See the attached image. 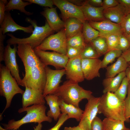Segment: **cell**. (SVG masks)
Listing matches in <instances>:
<instances>
[{"instance_id":"cell-1","label":"cell","mask_w":130,"mask_h":130,"mask_svg":"<svg viewBox=\"0 0 130 130\" xmlns=\"http://www.w3.org/2000/svg\"><path fill=\"white\" fill-rule=\"evenodd\" d=\"M47 109L45 104L33 105L25 108L19 109V113L26 112V114L22 119L16 121L14 119L9 120L7 124H1L4 129L8 130H17L22 125L26 124L35 123L38 124L46 121L51 123L52 119L47 116L46 113Z\"/></svg>"},{"instance_id":"cell-2","label":"cell","mask_w":130,"mask_h":130,"mask_svg":"<svg viewBox=\"0 0 130 130\" xmlns=\"http://www.w3.org/2000/svg\"><path fill=\"white\" fill-rule=\"evenodd\" d=\"M92 92L80 86L78 83L69 80L65 81L53 94L57 96L65 103L79 107L82 100H87L92 96Z\"/></svg>"},{"instance_id":"cell-3","label":"cell","mask_w":130,"mask_h":130,"mask_svg":"<svg viewBox=\"0 0 130 130\" xmlns=\"http://www.w3.org/2000/svg\"><path fill=\"white\" fill-rule=\"evenodd\" d=\"M25 20L30 23L34 27L33 30L30 36L26 38H18L11 34L8 33L10 38L6 41L7 44L11 45L26 44L30 45L33 49L39 46L47 37L54 32L50 27L46 21L44 26H39L36 20L27 17Z\"/></svg>"},{"instance_id":"cell-4","label":"cell","mask_w":130,"mask_h":130,"mask_svg":"<svg viewBox=\"0 0 130 130\" xmlns=\"http://www.w3.org/2000/svg\"><path fill=\"white\" fill-rule=\"evenodd\" d=\"M125 108L124 100L119 99L114 93L109 92L100 97L98 113L125 122Z\"/></svg>"},{"instance_id":"cell-5","label":"cell","mask_w":130,"mask_h":130,"mask_svg":"<svg viewBox=\"0 0 130 130\" xmlns=\"http://www.w3.org/2000/svg\"><path fill=\"white\" fill-rule=\"evenodd\" d=\"M15 79L9 70L3 65L0 64V95L5 97L6 103L2 115L6 110L9 107L12 99L16 94L22 95L25 91L21 89Z\"/></svg>"},{"instance_id":"cell-6","label":"cell","mask_w":130,"mask_h":130,"mask_svg":"<svg viewBox=\"0 0 130 130\" xmlns=\"http://www.w3.org/2000/svg\"><path fill=\"white\" fill-rule=\"evenodd\" d=\"M46 81L45 66L42 64L31 68L25 72L19 85L43 93Z\"/></svg>"},{"instance_id":"cell-7","label":"cell","mask_w":130,"mask_h":130,"mask_svg":"<svg viewBox=\"0 0 130 130\" xmlns=\"http://www.w3.org/2000/svg\"><path fill=\"white\" fill-rule=\"evenodd\" d=\"M67 39L64 28L55 34L48 37L38 46L34 49L45 51L51 50L66 55Z\"/></svg>"},{"instance_id":"cell-8","label":"cell","mask_w":130,"mask_h":130,"mask_svg":"<svg viewBox=\"0 0 130 130\" xmlns=\"http://www.w3.org/2000/svg\"><path fill=\"white\" fill-rule=\"evenodd\" d=\"M40 60L45 66L51 65L56 70L65 68L69 58L66 55L53 51L46 52L34 49Z\"/></svg>"},{"instance_id":"cell-9","label":"cell","mask_w":130,"mask_h":130,"mask_svg":"<svg viewBox=\"0 0 130 130\" xmlns=\"http://www.w3.org/2000/svg\"><path fill=\"white\" fill-rule=\"evenodd\" d=\"M100 97L92 95L88 100L78 125L83 130H91V123L98 113Z\"/></svg>"},{"instance_id":"cell-10","label":"cell","mask_w":130,"mask_h":130,"mask_svg":"<svg viewBox=\"0 0 130 130\" xmlns=\"http://www.w3.org/2000/svg\"><path fill=\"white\" fill-rule=\"evenodd\" d=\"M46 81L43 92L44 97L53 94L59 86L62 77L65 74V70L63 68L54 70L47 66H45Z\"/></svg>"},{"instance_id":"cell-11","label":"cell","mask_w":130,"mask_h":130,"mask_svg":"<svg viewBox=\"0 0 130 130\" xmlns=\"http://www.w3.org/2000/svg\"><path fill=\"white\" fill-rule=\"evenodd\" d=\"M18 45L17 53L23 63L25 72L31 68L42 64L29 44H22Z\"/></svg>"},{"instance_id":"cell-12","label":"cell","mask_w":130,"mask_h":130,"mask_svg":"<svg viewBox=\"0 0 130 130\" xmlns=\"http://www.w3.org/2000/svg\"><path fill=\"white\" fill-rule=\"evenodd\" d=\"M54 5L60 10L64 22L68 19L77 18L83 23L86 21L79 6L66 0H53Z\"/></svg>"},{"instance_id":"cell-13","label":"cell","mask_w":130,"mask_h":130,"mask_svg":"<svg viewBox=\"0 0 130 130\" xmlns=\"http://www.w3.org/2000/svg\"><path fill=\"white\" fill-rule=\"evenodd\" d=\"M17 51L16 45H13V47L12 48L10 44H7L5 47L3 61L5 66L9 70L11 74L19 85L22 79L19 75V66L16 59V54Z\"/></svg>"},{"instance_id":"cell-14","label":"cell","mask_w":130,"mask_h":130,"mask_svg":"<svg viewBox=\"0 0 130 130\" xmlns=\"http://www.w3.org/2000/svg\"><path fill=\"white\" fill-rule=\"evenodd\" d=\"M81 60L80 56L69 59L65 68L66 78L68 80L78 83L84 80Z\"/></svg>"},{"instance_id":"cell-15","label":"cell","mask_w":130,"mask_h":130,"mask_svg":"<svg viewBox=\"0 0 130 130\" xmlns=\"http://www.w3.org/2000/svg\"><path fill=\"white\" fill-rule=\"evenodd\" d=\"M101 61L99 58L81 59L82 68L85 79L90 80L100 77L99 70L102 68Z\"/></svg>"},{"instance_id":"cell-16","label":"cell","mask_w":130,"mask_h":130,"mask_svg":"<svg viewBox=\"0 0 130 130\" xmlns=\"http://www.w3.org/2000/svg\"><path fill=\"white\" fill-rule=\"evenodd\" d=\"M89 25L99 32V36L104 37L114 33H123L120 25L107 19L98 22L88 21Z\"/></svg>"},{"instance_id":"cell-17","label":"cell","mask_w":130,"mask_h":130,"mask_svg":"<svg viewBox=\"0 0 130 130\" xmlns=\"http://www.w3.org/2000/svg\"><path fill=\"white\" fill-rule=\"evenodd\" d=\"M43 93L40 91L26 87L22 95V107L25 108L33 105L45 104L46 100Z\"/></svg>"},{"instance_id":"cell-18","label":"cell","mask_w":130,"mask_h":130,"mask_svg":"<svg viewBox=\"0 0 130 130\" xmlns=\"http://www.w3.org/2000/svg\"><path fill=\"white\" fill-rule=\"evenodd\" d=\"M40 13L46 18L50 27L54 32H58L64 28L65 22L59 17L56 8L46 7Z\"/></svg>"},{"instance_id":"cell-19","label":"cell","mask_w":130,"mask_h":130,"mask_svg":"<svg viewBox=\"0 0 130 130\" xmlns=\"http://www.w3.org/2000/svg\"><path fill=\"white\" fill-rule=\"evenodd\" d=\"M0 25V30L4 35L8 32H14L17 30H21L26 33H31L34 29L31 25L25 27L17 24L12 18L10 12H6L4 19Z\"/></svg>"},{"instance_id":"cell-20","label":"cell","mask_w":130,"mask_h":130,"mask_svg":"<svg viewBox=\"0 0 130 130\" xmlns=\"http://www.w3.org/2000/svg\"><path fill=\"white\" fill-rule=\"evenodd\" d=\"M79 7L86 21L98 22L106 19L103 15L104 9L102 7L91 6L87 3L86 0L82 6Z\"/></svg>"},{"instance_id":"cell-21","label":"cell","mask_w":130,"mask_h":130,"mask_svg":"<svg viewBox=\"0 0 130 130\" xmlns=\"http://www.w3.org/2000/svg\"><path fill=\"white\" fill-rule=\"evenodd\" d=\"M103 14L106 19L120 25L128 13L123 6L119 4L115 7L104 9Z\"/></svg>"},{"instance_id":"cell-22","label":"cell","mask_w":130,"mask_h":130,"mask_svg":"<svg viewBox=\"0 0 130 130\" xmlns=\"http://www.w3.org/2000/svg\"><path fill=\"white\" fill-rule=\"evenodd\" d=\"M44 98L50 108L47 113V115L55 120H58L61 114L58 103L59 97L56 95L52 94L46 96Z\"/></svg>"},{"instance_id":"cell-23","label":"cell","mask_w":130,"mask_h":130,"mask_svg":"<svg viewBox=\"0 0 130 130\" xmlns=\"http://www.w3.org/2000/svg\"><path fill=\"white\" fill-rule=\"evenodd\" d=\"M58 103L62 113L67 114L69 118H73L79 122L82 117L84 111L79 107L65 103L59 97Z\"/></svg>"},{"instance_id":"cell-24","label":"cell","mask_w":130,"mask_h":130,"mask_svg":"<svg viewBox=\"0 0 130 130\" xmlns=\"http://www.w3.org/2000/svg\"><path fill=\"white\" fill-rule=\"evenodd\" d=\"M126 77L125 72L120 73L116 76L106 78L103 80L104 94L110 92L114 93L120 86L124 78Z\"/></svg>"},{"instance_id":"cell-25","label":"cell","mask_w":130,"mask_h":130,"mask_svg":"<svg viewBox=\"0 0 130 130\" xmlns=\"http://www.w3.org/2000/svg\"><path fill=\"white\" fill-rule=\"evenodd\" d=\"M65 23L64 28L67 39L82 31L83 23L77 18H69Z\"/></svg>"},{"instance_id":"cell-26","label":"cell","mask_w":130,"mask_h":130,"mask_svg":"<svg viewBox=\"0 0 130 130\" xmlns=\"http://www.w3.org/2000/svg\"><path fill=\"white\" fill-rule=\"evenodd\" d=\"M128 67V63L121 56L118 58L115 62L106 68V77H114L117 74L125 72Z\"/></svg>"},{"instance_id":"cell-27","label":"cell","mask_w":130,"mask_h":130,"mask_svg":"<svg viewBox=\"0 0 130 130\" xmlns=\"http://www.w3.org/2000/svg\"><path fill=\"white\" fill-rule=\"evenodd\" d=\"M32 4L27 1H24L22 0H10L6 6V12H10L12 10H19L25 14L29 16L33 14L32 12L27 11L25 7Z\"/></svg>"},{"instance_id":"cell-28","label":"cell","mask_w":130,"mask_h":130,"mask_svg":"<svg viewBox=\"0 0 130 130\" xmlns=\"http://www.w3.org/2000/svg\"><path fill=\"white\" fill-rule=\"evenodd\" d=\"M103 130H125L124 121L105 117L102 121Z\"/></svg>"},{"instance_id":"cell-29","label":"cell","mask_w":130,"mask_h":130,"mask_svg":"<svg viewBox=\"0 0 130 130\" xmlns=\"http://www.w3.org/2000/svg\"><path fill=\"white\" fill-rule=\"evenodd\" d=\"M82 32L86 44L99 36V32L91 27L86 21L83 23Z\"/></svg>"},{"instance_id":"cell-30","label":"cell","mask_w":130,"mask_h":130,"mask_svg":"<svg viewBox=\"0 0 130 130\" xmlns=\"http://www.w3.org/2000/svg\"><path fill=\"white\" fill-rule=\"evenodd\" d=\"M90 43L100 57L104 55L108 51L106 39L104 37L99 36Z\"/></svg>"},{"instance_id":"cell-31","label":"cell","mask_w":130,"mask_h":130,"mask_svg":"<svg viewBox=\"0 0 130 130\" xmlns=\"http://www.w3.org/2000/svg\"><path fill=\"white\" fill-rule=\"evenodd\" d=\"M82 32L67 39V46L83 50L86 45L85 42Z\"/></svg>"},{"instance_id":"cell-32","label":"cell","mask_w":130,"mask_h":130,"mask_svg":"<svg viewBox=\"0 0 130 130\" xmlns=\"http://www.w3.org/2000/svg\"><path fill=\"white\" fill-rule=\"evenodd\" d=\"M123 52L121 51L114 49L108 51L105 54L101 61L102 68H106L109 64L112 63L117 58L120 56Z\"/></svg>"},{"instance_id":"cell-33","label":"cell","mask_w":130,"mask_h":130,"mask_svg":"<svg viewBox=\"0 0 130 130\" xmlns=\"http://www.w3.org/2000/svg\"><path fill=\"white\" fill-rule=\"evenodd\" d=\"M80 56L81 59H97L100 57L90 43L86 45Z\"/></svg>"},{"instance_id":"cell-34","label":"cell","mask_w":130,"mask_h":130,"mask_svg":"<svg viewBox=\"0 0 130 130\" xmlns=\"http://www.w3.org/2000/svg\"><path fill=\"white\" fill-rule=\"evenodd\" d=\"M129 81L125 77L123 79L117 90L114 93L115 95L120 100L124 101L127 94Z\"/></svg>"},{"instance_id":"cell-35","label":"cell","mask_w":130,"mask_h":130,"mask_svg":"<svg viewBox=\"0 0 130 130\" xmlns=\"http://www.w3.org/2000/svg\"><path fill=\"white\" fill-rule=\"evenodd\" d=\"M122 33H112L104 37L106 39L108 51L116 49L118 44L120 35Z\"/></svg>"},{"instance_id":"cell-36","label":"cell","mask_w":130,"mask_h":130,"mask_svg":"<svg viewBox=\"0 0 130 130\" xmlns=\"http://www.w3.org/2000/svg\"><path fill=\"white\" fill-rule=\"evenodd\" d=\"M130 48V42L124 33L120 36L118 44L116 49L124 52Z\"/></svg>"},{"instance_id":"cell-37","label":"cell","mask_w":130,"mask_h":130,"mask_svg":"<svg viewBox=\"0 0 130 130\" xmlns=\"http://www.w3.org/2000/svg\"><path fill=\"white\" fill-rule=\"evenodd\" d=\"M120 25L123 33L127 36L130 33V13L125 16Z\"/></svg>"},{"instance_id":"cell-38","label":"cell","mask_w":130,"mask_h":130,"mask_svg":"<svg viewBox=\"0 0 130 130\" xmlns=\"http://www.w3.org/2000/svg\"><path fill=\"white\" fill-rule=\"evenodd\" d=\"M127 96L124 100L125 117L126 121L129 122L130 118V84L129 85Z\"/></svg>"},{"instance_id":"cell-39","label":"cell","mask_w":130,"mask_h":130,"mask_svg":"<svg viewBox=\"0 0 130 130\" xmlns=\"http://www.w3.org/2000/svg\"><path fill=\"white\" fill-rule=\"evenodd\" d=\"M83 50L67 46L66 55L69 58L71 59L80 56Z\"/></svg>"},{"instance_id":"cell-40","label":"cell","mask_w":130,"mask_h":130,"mask_svg":"<svg viewBox=\"0 0 130 130\" xmlns=\"http://www.w3.org/2000/svg\"><path fill=\"white\" fill-rule=\"evenodd\" d=\"M24 1L50 8L53 7L54 5L53 0H26Z\"/></svg>"},{"instance_id":"cell-41","label":"cell","mask_w":130,"mask_h":130,"mask_svg":"<svg viewBox=\"0 0 130 130\" xmlns=\"http://www.w3.org/2000/svg\"><path fill=\"white\" fill-rule=\"evenodd\" d=\"M69 119L67 114L64 113H61L56 124L52 127L47 130H59L60 127Z\"/></svg>"},{"instance_id":"cell-42","label":"cell","mask_w":130,"mask_h":130,"mask_svg":"<svg viewBox=\"0 0 130 130\" xmlns=\"http://www.w3.org/2000/svg\"><path fill=\"white\" fill-rule=\"evenodd\" d=\"M91 130H103V121L96 116L92 121L91 124Z\"/></svg>"},{"instance_id":"cell-43","label":"cell","mask_w":130,"mask_h":130,"mask_svg":"<svg viewBox=\"0 0 130 130\" xmlns=\"http://www.w3.org/2000/svg\"><path fill=\"white\" fill-rule=\"evenodd\" d=\"M7 0H0V25L2 24L4 19L5 13L6 6L8 3Z\"/></svg>"},{"instance_id":"cell-44","label":"cell","mask_w":130,"mask_h":130,"mask_svg":"<svg viewBox=\"0 0 130 130\" xmlns=\"http://www.w3.org/2000/svg\"><path fill=\"white\" fill-rule=\"evenodd\" d=\"M6 36L3 34L0 30V62L3 61V55L5 47L4 46V40Z\"/></svg>"},{"instance_id":"cell-45","label":"cell","mask_w":130,"mask_h":130,"mask_svg":"<svg viewBox=\"0 0 130 130\" xmlns=\"http://www.w3.org/2000/svg\"><path fill=\"white\" fill-rule=\"evenodd\" d=\"M119 4L118 0H104L102 7L105 9L115 7Z\"/></svg>"},{"instance_id":"cell-46","label":"cell","mask_w":130,"mask_h":130,"mask_svg":"<svg viewBox=\"0 0 130 130\" xmlns=\"http://www.w3.org/2000/svg\"><path fill=\"white\" fill-rule=\"evenodd\" d=\"M118 1L124 8L127 13H130V0H118Z\"/></svg>"},{"instance_id":"cell-47","label":"cell","mask_w":130,"mask_h":130,"mask_svg":"<svg viewBox=\"0 0 130 130\" xmlns=\"http://www.w3.org/2000/svg\"><path fill=\"white\" fill-rule=\"evenodd\" d=\"M87 3L91 5L96 7H102L103 0H86Z\"/></svg>"},{"instance_id":"cell-48","label":"cell","mask_w":130,"mask_h":130,"mask_svg":"<svg viewBox=\"0 0 130 130\" xmlns=\"http://www.w3.org/2000/svg\"><path fill=\"white\" fill-rule=\"evenodd\" d=\"M121 56L127 62H130V48L123 52Z\"/></svg>"},{"instance_id":"cell-49","label":"cell","mask_w":130,"mask_h":130,"mask_svg":"<svg viewBox=\"0 0 130 130\" xmlns=\"http://www.w3.org/2000/svg\"><path fill=\"white\" fill-rule=\"evenodd\" d=\"M69 2L78 6H82L84 3L85 0H69Z\"/></svg>"},{"instance_id":"cell-50","label":"cell","mask_w":130,"mask_h":130,"mask_svg":"<svg viewBox=\"0 0 130 130\" xmlns=\"http://www.w3.org/2000/svg\"><path fill=\"white\" fill-rule=\"evenodd\" d=\"M64 130H83L78 125L73 127H65Z\"/></svg>"},{"instance_id":"cell-51","label":"cell","mask_w":130,"mask_h":130,"mask_svg":"<svg viewBox=\"0 0 130 130\" xmlns=\"http://www.w3.org/2000/svg\"><path fill=\"white\" fill-rule=\"evenodd\" d=\"M126 77L127 78L129 81H130V67H128L125 72Z\"/></svg>"},{"instance_id":"cell-52","label":"cell","mask_w":130,"mask_h":130,"mask_svg":"<svg viewBox=\"0 0 130 130\" xmlns=\"http://www.w3.org/2000/svg\"><path fill=\"white\" fill-rule=\"evenodd\" d=\"M42 125L41 123L38 124V125L33 127L34 130H41Z\"/></svg>"},{"instance_id":"cell-53","label":"cell","mask_w":130,"mask_h":130,"mask_svg":"<svg viewBox=\"0 0 130 130\" xmlns=\"http://www.w3.org/2000/svg\"><path fill=\"white\" fill-rule=\"evenodd\" d=\"M0 130H16L15 129H13L11 130H8L6 129L3 128H2L0 126Z\"/></svg>"},{"instance_id":"cell-54","label":"cell","mask_w":130,"mask_h":130,"mask_svg":"<svg viewBox=\"0 0 130 130\" xmlns=\"http://www.w3.org/2000/svg\"><path fill=\"white\" fill-rule=\"evenodd\" d=\"M126 37L130 42V33Z\"/></svg>"},{"instance_id":"cell-55","label":"cell","mask_w":130,"mask_h":130,"mask_svg":"<svg viewBox=\"0 0 130 130\" xmlns=\"http://www.w3.org/2000/svg\"><path fill=\"white\" fill-rule=\"evenodd\" d=\"M128 65V67H130V62H127Z\"/></svg>"},{"instance_id":"cell-56","label":"cell","mask_w":130,"mask_h":130,"mask_svg":"<svg viewBox=\"0 0 130 130\" xmlns=\"http://www.w3.org/2000/svg\"><path fill=\"white\" fill-rule=\"evenodd\" d=\"M125 130H130V129L129 128H127Z\"/></svg>"},{"instance_id":"cell-57","label":"cell","mask_w":130,"mask_h":130,"mask_svg":"<svg viewBox=\"0 0 130 130\" xmlns=\"http://www.w3.org/2000/svg\"><path fill=\"white\" fill-rule=\"evenodd\" d=\"M129 84H130V81H129Z\"/></svg>"}]
</instances>
